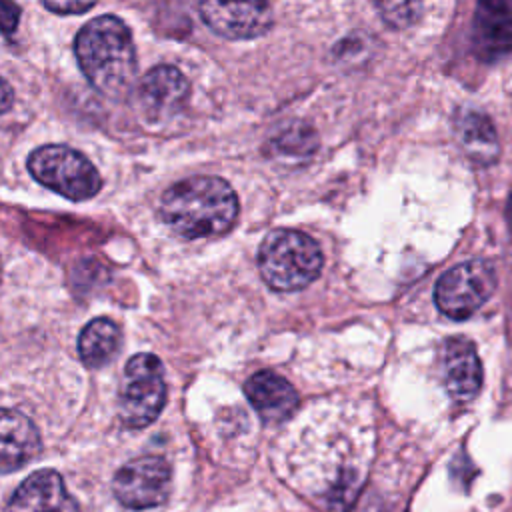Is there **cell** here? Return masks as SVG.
<instances>
[{"label":"cell","mask_w":512,"mask_h":512,"mask_svg":"<svg viewBox=\"0 0 512 512\" xmlns=\"http://www.w3.org/2000/svg\"><path fill=\"white\" fill-rule=\"evenodd\" d=\"M166 226L182 238L224 234L238 216V198L232 186L218 176H192L170 186L160 202Z\"/></svg>","instance_id":"1"},{"label":"cell","mask_w":512,"mask_h":512,"mask_svg":"<svg viewBox=\"0 0 512 512\" xmlns=\"http://www.w3.org/2000/svg\"><path fill=\"white\" fill-rule=\"evenodd\" d=\"M80 70L104 94H120L136 76V50L128 26L116 16H98L74 40Z\"/></svg>","instance_id":"2"},{"label":"cell","mask_w":512,"mask_h":512,"mask_svg":"<svg viewBox=\"0 0 512 512\" xmlns=\"http://www.w3.org/2000/svg\"><path fill=\"white\" fill-rule=\"evenodd\" d=\"M322 262L318 242L298 230H274L258 250L260 274L278 292H294L312 284L322 270Z\"/></svg>","instance_id":"3"},{"label":"cell","mask_w":512,"mask_h":512,"mask_svg":"<svg viewBox=\"0 0 512 512\" xmlns=\"http://www.w3.org/2000/svg\"><path fill=\"white\" fill-rule=\"evenodd\" d=\"M28 170L46 188L68 200H88L102 188L94 164L78 150L64 144H46L28 156Z\"/></svg>","instance_id":"4"},{"label":"cell","mask_w":512,"mask_h":512,"mask_svg":"<svg viewBox=\"0 0 512 512\" xmlns=\"http://www.w3.org/2000/svg\"><path fill=\"white\" fill-rule=\"evenodd\" d=\"M166 400L162 362L154 354H136L126 362L118 390V416L126 428H144L156 420Z\"/></svg>","instance_id":"5"},{"label":"cell","mask_w":512,"mask_h":512,"mask_svg":"<svg viewBox=\"0 0 512 512\" xmlns=\"http://www.w3.org/2000/svg\"><path fill=\"white\" fill-rule=\"evenodd\" d=\"M494 288V268L484 260H468L440 276L434 300L442 314L452 320H464L492 296Z\"/></svg>","instance_id":"6"},{"label":"cell","mask_w":512,"mask_h":512,"mask_svg":"<svg viewBox=\"0 0 512 512\" xmlns=\"http://www.w3.org/2000/svg\"><path fill=\"white\" fill-rule=\"evenodd\" d=\"M170 466L162 456H140L126 462L112 480L118 502L130 510H148L170 494Z\"/></svg>","instance_id":"7"},{"label":"cell","mask_w":512,"mask_h":512,"mask_svg":"<svg viewBox=\"0 0 512 512\" xmlns=\"http://www.w3.org/2000/svg\"><path fill=\"white\" fill-rule=\"evenodd\" d=\"M204 24L230 40L258 38L272 26L268 0H200Z\"/></svg>","instance_id":"8"},{"label":"cell","mask_w":512,"mask_h":512,"mask_svg":"<svg viewBox=\"0 0 512 512\" xmlns=\"http://www.w3.org/2000/svg\"><path fill=\"white\" fill-rule=\"evenodd\" d=\"M472 40L484 62L506 56L512 48V0H478Z\"/></svg>","instance_id":"9"},{"label":"cell","mask_w":512,"mask_h":512,"mask_svg":"<svg viewBox=\"0 0 512 512\" xmlns=\"http://www.w3.org/2000/svg\"><path fill=\"white\" fill-rule=\"evenodd\" d=\"M136 96L148 118H166L182 108L188 96V80L176 66L160 64L142 76Z\"/></svg>","instance_id":"10"},{"label":"cell","mask_w":512,"mask_h":512,"mask_svg":"<svg viewBox=\"0 0 512 512\" xmlns=\"http://www.w3.org/2000/svg\"><path fill=\"white\" fill-rule=\"evenodd\" d=\"M440 372L448 394L456 400H472L482 384V364L468 338L454 336L444 342Z\"/></svg>","instance_id":"11"},{"label":"cell","mask_w":512,"mask_h":512,"mask_svg":"<svg viewBox=\"0 0 512 512\" xmlns=\"http://www.w3.org/2000/svg\"><path fill=\"white\" fill-rule=\"evenodd\" d=\"M6 512H76L62 476L56 470L32 472L12 494Z\"/></svg>","instance_id":"12"},{"label":"cell","mask_w":512,"mask_h":512,"mask_svg":"<svg viewBox=\"0 0 512 512\" xmlns=\"http://www.w3.org/2000/svg\"><path fill=\"white\" fill-rule=\"evenodd\" d=\"M244 392L252 408L268 424L284 422L298 406V394L294 386L286 378L270 370H260L252 374L246 380Z\"/></svg>","instance_id":"13"},{"label":"cell","mask_w":512,"mask_h":512,"mask_svg":"<svg viewBox=\"0 0 512 512\" xmlns=\"http://www.w3.org/2000/svg\"><path fill=\"white\" fill-rule=\"evenodd\" d=\"M40 446V434L28 416L12 408H0V474L32 460Z\"/></svg>","instance_id":"14"},{"label":"cell","mask_w":512,"mask_h":512,"mask_svg":"<svg viewBox=\"0 0 512 512\" xmlns=\"http://www.w3.org/2000/svg\"><path fill=\"white\" fill-rule=\"evenodd\" d=\"M454 132L462 150L478 164H492L498 158V138L490 118L478 110H460Z\"/></svg>","instance_id":"15"},{"label":"cell","mask_w":512,"mask_h":512,"mask_svg":"<svg viewBox=\"0 0 512 512\" xmlns=\"http://www.w3.org/2000/svg\"><path fill=\"white\" fill-rule=\"evenodd\" d=\"M120 346V328L110 318H94L88 322L78 338L80 360L88 368H100L108 364Z\"/></svg>","instance_id":"16"},{"label":"cell","mask_w":512,"mask_h":512,"mask_svg":"<svg viewBox=\"0 0 512 512\" xmlns=\"http://www.w3.org/2000/svg\"><path fill=\"white\" fill-rule=\"evenodd\" d=\"M316 148L318 136L314 128L300 120L288 122L270 138V152L280 160L304 162L316 152Z\"/></svg>","instance_id":"17"},{"label":"cell","mask_w":512,"mask_h":512,"mask_svg":"<svg viewBox=\"0 0 512 512\" xmlns=\"http://www.w3.org/2000/svg\"><path fill=\"white\" fill-rule=\"evenodd\" d=\"M424 0H374L380 18L390 28H408L422 14Z\"/></svg>","instance_id":"18"},{"label":"cell","mask_w":512,"mask_h":512,"mask_svg":"<svg viewBox=\"0 0 512 512\" xmlns=\"http://www.w3.org/2000/svg\"><path fill=\"white\" fill-rule=\"evenodd\" d=\"M50 12L56 14H82L90 10L98 0H42Z\"/></svg>","instance_id":"19"},{"label":"cell","mask_w":512,"mask_h":512,"mask_svg":"<svg viewBox=\"0 0 512 512\" xmlns=\"http://www.w3.org/2000/svg\"><path fill=\"white\" fill-rule=\"evenodd\" d=\"M20 20V8L14 0H0V32L12 34L18 28Z\"/></svg>","instance_id":"20"},{"label":"cell","mask_w":512,"mask_h":512,"mask_svg":"<svg viewBox=\"0 0 512 512\" xmlns=\"http://www.w3.org/2000/svg\"><path fill=\"white\" fill-rule=\"evenodd\" d=\"M12 100H14L12 88H10V84L0 76V114H4V112L10 110Z\"/></svg>","instance_id":"21"},{"label":"cell","mask_w":512,"mask_h":512,"mask_svg":"<svg viewBox=\"0 0 512 512\" xmlns=\"http://www.w3.org/2000/svg\"><path fill=\"white\" fill-rule=\"evenodd\" d=\"M506 220H508V226L512 230V194L508 198V204H506Z\"/></svg>","instance_id":"22"},{"label":"cell","mask_w":512,"mask_h":512,"mask_svg":"<svg viewBox=\"0 0 512 512\" xmlns=\"http://www.w3.org/2000/svg\"><path fill=\"white\" fill-rule=\"evenodd\" d=\"M0 278H2V262H0Z\"/></svg>","instance_id":"23"}]
</instances>
